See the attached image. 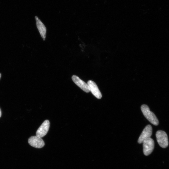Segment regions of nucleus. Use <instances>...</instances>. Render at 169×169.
Returning a JSON list of instances; mask_svg holds the SVG:
<instances>
[{
	"label": "nucleus",
	"mask_w": 169,
	"mask_h": 169,
	"mask_svg": "<svg viewBox=\"0 0 169 169\" xmlns=\"http://www.w3.org/2000/svg\"><path fill=\"white\" fill-rule=\"evenodd\" d=\"M72 79L75 83L84 91L86 93H89L90 92L87 84L76 75H73Z\"/></svg>",
	"instance_id": "nucleus-8"
},
{
	"label": "nucleus",
	"mask_w": 169,
	"mask_h": 169,
	"mask_svg": "<svg viewBox=\"0 0 169 169\" xmlns=\"http://www.w3.org/2000/svg\"><path fill=\"white\" fill-rule=\"evenodd\" d=\"M35 20L37 27L44 41H45L46 38V29L45 25L39 19L38 17L35 16Z\"/></svg>",
	"instance_id": "nucleus-9"
},
{
	"label": "nucleus",
	"mask_w": 169,
	"mask_h": 169,
	"mask_svg": "<svg viewBox=\"0 0 169 169\" xmlns=\"http://www.w3.org/2000/svg\"><path fill=\"white\" fill-rule=\"evenodd\" d=\"M50 127V122L48 120L44 122L36 132L37 136L41 138L44 137L48 132Z\"/></svg>",
	"instance_id": "nucleus-6"
},
{
	"label": "nucleus",
	"mask_w": 169,
	"mask_h": 169,
	"mask_svg": "<svg viewBox=\"0 0 169 169\" xmlns=\"http://www.w3.org/2000/svg\"><path fill=\"white\" fill-rule=\"evenodd\" d=\"M28 142L30 146L36 148H42L45 145L44 142L41 138L36 136L31 137Z\"/></svg>",
	"instance_id": "nucleus-4"
},
{
	"label": "nucleus",
	"mask_w": 169,
	"mask_h": 169,
	"mask_svg": "<svg viewBox=\"0 0 169 169\" xmlns=\"http://www.w3.org/2000/svg\"><path fill=\"white\" fill-rule=\"evenodd\" d=\"M90 91L92 94L98 99H101L102 97V93L99 90L96 83L93 81L89 80L87 82Z\"/></svg>",
	"instance_id": "nucleus-7"
},
{
	"label": "nucleus",
	"mask_w": 169,
	"mask_h": 169,
	"mask_svg": "<svg viewBox=\"0 0 169 169\" xmlns=\"http://www.w3.org/2000/svg\"><path fill=\"white\" fill-rule=\"evenodd\" d=\"M143 151L144 154L148 156L151 154L154 148V142L151 137L146 139L143 142Z\"/></svg>",
	"instance_id": "nucleus-3"
},
{
	"label": "nucleus",
	"mask_w": 169,
	"mask_h": 169,
	"mask_svg": "<svg viewBox=\"0 0 169 169\" xmlns=\"http://www.w3.org/2000/svg\"><path fill=\"white\" fill-rule=\"evenodd\" d=\"M141 108L143 115L147 120L155 126H158L159 123L158 119L154 113L150 111L148 106L143 104Z\"/></svg>",
	"instance_id": "nucleus-1"
},
{
	"label": "nucleus",
	"mask_w": 169,
	"mask_h": 169,
	"mask_svg": "<svg viewBox=\"0 0 169 169\" xmlns=\"http://www.w3.org/2000/svg\"><path fill=\"white\" fill-rule=\"evenodd\" d=\"M152 132V128L151 125H147L142 131L138 140V142L139 144L142 143L144 141L151 137Z\"/></svg>",
	"instance_id": "nucleus-5"
},
{
	"label": "nucleus",
	"mask_w": 169,
	"mask_h": 169,
	"mask_svg": "<svg viewBox=\"0 0 169 169\" xmlns=\"http://www.w3.org/2000/svg\"><path fill=\"white\" fill-rule=\"evenodd\" d=\"M1 115H2L1 111V108H0V118L1 117Z\"/></svg>",
	"instance_id": "nucleus-10"
},
{
	"label": "nucleus",
	"mask_w": 169,
	"mask_h": 169,
	"mask_svg": "<svg viewBox=\"0 0 169 169\" xmlns=\"http://www.w3.org/2000/svg\"><path fill=\"white\" fill-rule=\"evenodd\" d=\"M156 140L159 146L163 148H166L168 145V141L167 135L165 131H158L156 132Z\"/></svg>",
	"instance_id": "nucleus-2"
},
{
	"label": "nucleus",
	"mask_w": 169,
	"mask_h": 169,
	"mask_svg": "<svg viewBox=\"0 0 169 169\" xmlns=\"http://www.w3.org/2000/svg\"><path fill=\"white\" fill-rule=\"evenodd\" d=\"M1 73H0V79H1Z\"/></svg>",
	"instance_id": "nucleus-11"
}]
</instances>
